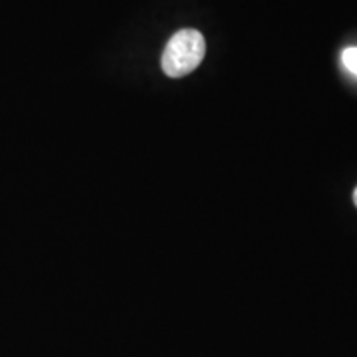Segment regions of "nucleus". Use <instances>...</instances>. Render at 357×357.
Here are the masks:
<instances>
[{
	"label": "nucleus",
	"mask_w": 357,
	"mask_h": 357,
	"mask_svg": "<svg viewBox=\"0 0 357 357\" xmlns=\"http://www.w3.org/2000/svg\"><path fill=\"white\" fill-rule=\"evenodd\" d=\"M205 56V38L199 30H178L169 38L160 56V66L171 78H182L202 63Z\"/></svg>",
	"instance_id": "1"
},
{
	"label": "nucleus",
	"mask_w": 357,
	"mask_h": 357,
	"mask_svg": "<svg viewBox=\"0 0 357 357\" xmlns=\"http://www.w3.org/2000/svg\"><path fill=\"white\" fill-rule=\"evenodd\" d=\"M342 63L357 77V47H349L342 52Z\"/></svg>",
	"instance_id": "2"
},
{
	"label": "nucleus",
	"mask_w": 357,
	"mask_h": 357,
	"mask_svg": "<svg viewBox=\"0 0 357 357\" xmlns=\"http://www.w3.org/2000/svg\"><path fill=\"white\" fill-rule=\"evenodd\" d=\"M354 204H356V207H357V187H356V190H354Z\"/></svg>",
	"instance_id": "3"
}]
</instances>
